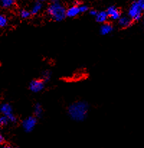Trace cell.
Listing matches in <instances>:
<instances>
[{
    "instance_id": "26",
    "label": "cell",
    "mask_w": 144,
    "mask_h": 148,
    "mask_svg": "<svg viewBox=\"0 0 144 148\" xmlns=\"http://www.w3.org/2000/svg\"></svg>"
},
{
    "instance_id": "18",
    "label": "cell",
    "mask_w": 144,
    "mask_h": 148,
    "mask_svg": "<svg viewBox=\"0 0 144 148\" xmlns=\"http://www.w3.org/2000/svg\"><path fill=\"white\" fill-rule=\"evenodd\" d=\"M9 119L6 116H1L0 117V128L2 127H4V126L7 125L9 122Z\"/></svg>"
},
{
    "instance_id": "1",
    "label": "cell",
    "mask_w": 144,
    "mask_h": 148,
    "mask_svg": "<svg viewBox=\"0 0 144 148\" xmlns=\"http://www.w3.org/2000/svg\"><path fill=\"white\" fill-rule=\"evenodd\" d=\"M89 111V105L84 101H77L68 108V114L71 119L76 121H82L86 119Z\"/></svg>"
},
{
    "instance_id": "25",
    "label": "cell",
    "mask_w": 144,
    "mask_h": 148,
    "mask_svg": "<svg viewBox=\"0 0 144 148\" xmlns=\"http://www.w3.org/2000/svg\"><path fill=\"white\" fill-rule=\"evenodd\" d=\"M143 14H144V10H143Z\"/></svg>"
},
{
    "instance_id": "7",
    "label": "cell",
    "mask_w": 144,
    "mask_h": 148,
    "mask_svg": "<svg viewBox=\"0 0 144 148\" xmlns=\"http://www.w3.org/2000/svg\"><path fill=\"white\" fill-rule=\"evenodd\" d=\"M107 13L108 14L109 18H110L112 20H119L121 17V14L120 10L117 8L115 6H111L107 8Z\"/></svg>"
},
{
    "instance_id": "10",
    "label": "cell",
    "mask_w": 144,
    "mask_h": 148,
    "mask_svg": "<svg viewBox=\"0 0 144 148\" xmlns=\"http://www.w3.org/2000/svg\"><path fill=\"white\" fill-rule=\"evenodd\" d=\"M113 31V26L110 23H104L100 27V33L103 36L109 34Z\"/></svg>"
},
{
    "instance_id": "17",
    "label": "cell",
    "mask_w": 144,
    "mask_h": 148,
    "mask_svg": "<svg viewBox=\"0 0 144 148\" xmlns=\"http://www.w3.org/2000/svg\"><path fill=\"white\" fill-rule=\"evenodd\" d=\"M30 15H31V12L27 11V10H21V12H20V16H21L22 18L23 19L28 18V17H30Z\"/></svg>"
},
{
    "instance_id": "6",
    "label": "cell",
    "mask_w": 144,
    "mask_h": 148,
    "mask_svg": "<svg viewBox=\"0 0 144 148\" xmlns=\"http://www.w3.org/2000/svg\"><path fill=\"white\" fill-rule=\"evenodd\" d=\"M45 82L43 79H33L29 85V88L33 92H39L43 90Z\"/></svg>"
},
{
    "instance_id": "13",
    "label": "cell",
    "mask_w": 144,
    "mask_h": 148,
    "mask_svg": "<svg viewBox=\"0 0 144 148\" xmlns=\"http://www.w3.org/2000/svg\"><path fill=\"white\" fill-rule=\"evenodd\" d=\"M43 107L40 103H36L34 106V114L36 117H40L43 114Z\"/></svg>"
},
{
    "instance_id": "2",
    "label": "cell",
    "mask_w": 144,
    "mask_h": 148,
    "mask_svg": "<svg viewBox=\"0 0 144 148\" xmlns=\"http://www.w3.org/2000/svg\"><path fill=\"white\" fill-rule=\"evenodd\" d=\"M48 13L55 21H62L66 17V10L60 1L52 2L48 7Z\"/></svg>"
},
{
    "instance_id": "5",
    "label": "cell",
    "mask_w": 144,
    "mask_h": 148,
    "mask_svg": "<svg viewBox=\"0 0 144 148\" xmlns=\"http://www.w3.org/2000/svg\"><path fill=\"white\" fill-rule=\"evenodd\" d=\"M0 110H1V113L4 114V116H6L8 119L9 121H11V122H16L17 121V118L13 114L12 108L10 104L4 103L1 105Z\"/></svg>"
},
{
    "instance_id": "21",
    "label": "cell",
    "mask_w": 144,
    "mask_h": 148,
    "mask_svg": "<svg viewBox=\"0 0 144 148\" xmlns=\"http://www.w3.org/2000/svg\"><path fill=\"white\" fill-rule=\"evenodd\" d=\"M97 13H98V12L96 11V10H90V12H89V14H90L92 16H94V17H96V14H97Z\"/></svg>"
},
{
    "instance_id": "23",
    "label": "cell",
    "mask_w": 144,
    "mask_h": 148,
    "mask_svg": "<svg viewBox=\"0 0 144 148\" xmlns=\"http://www.w3.org/2000/svg\"><path fill=\"white\" fill-rule=\"evenodd\" d=\"M4 148H17L15 147H12V146H5Z\"/></svg>"
},
{
    "instance_id": "16",
    "label": "cell",
    "mask_w": 144,
    "mask_h": 148,
    "mask_svg": "<svg viewBox=\"0 0 144 148\" xmlns=\"http://www.w3.org/2000/svg\"><path fill=\"white\" fill-rule=\"evenodd\" d=\"M7 18L6 16L0 14V27H5L7 25Z\"/></svg>"
},
{
    "instance_id": "8",
    "label": "cell",
    "mask_w": 144,
    "mask_h": 148,
    "mask_svg": "<svg viewBox=\"0 0 144 148\" xmlns=\"http://www.w3.org/2000/svg\"><path fill=\"white\" fill-rule=\"evenodd\" d=\"M132 23V20L129 17H121L118 20V24L122 28H126V27H130Z\"/></svg>"
},
{
    "instance_id": "19",
    "label": "cell",
    "mask_w": 144,
    "mask_h": 148,
    "mask_svg": "<svg viewBox=\"0 0 144 148\" xmlns=\"http://www.w3.org/2000/svg\"><path fill=\"white\" fill-rule=\"evenodd\" d=\"M79 11H80V13H84L86 12H87L88 10H89L88 6L84 5V4H82V5L79 6Z\"/></svg>"
},
{
    "instance_id": "12",
    "label": "cell",
    "mask_w": 144,
    "mask_h": 148,
    "mask_svg": "<svg viewBox=\"0 0 144 148\" xmlns=\"http://www.w3.org/2000/svg\"><path fill=\"white\" fill-rule=\"evenodd\" d=\"M42 7H43V5H42L41 2H39V1H36L34 4H33V7L31 9V14H37V13L40 12V10H42Z\"/></svg>"
},
{
    "instance_id": "20",
    "label": "cell",
    "mask_w": 144,
    "mask_h": 148,
    "mask_svg": "<svg viewBox=\"0 0 144 148\" xmlns=\"http://www.w3.org/2000/svg\"><path fill=\"white\" fill-rule=\"evenodd\" d=\"M137 2H138V4H139L141 8L143 10H144V0H138Z\"/></svg>"
},
{
    "instance_id": "24",
    "label": "cell",
    "mask_w": 144,
    "mask_h": 148,
    "mask_svg": "<svg viewBox=\"0 0 144 148\" xmlns=\"http://www.w3.org/2000/svg\"><path fill=\"white\" fill-rule=\"evenodd\" d=\"M37 1H39V2H42V1H46L48 0H36Z\"/></svg>"
},
{
    "instance_id": "9",
    "label": "cell",
    "mask_w": 144,
    "mask_h": 148,
    "mask_svg": "<svg viewBox=\"0 0 144 148\" xmlns=\"http://www.w3.org/2000/svg\"><path fill=\"white\" fill-rule=\"evenodd\" d=\"M80 13L79 6L73 5L66 10V17H74Z\"/></svg>"
},
{
    "instance_id": "4",
    "label": "cell",
    "mask_w": 144,
    "mask_h": 148,
    "mask_svg": "<svg viewBox=\"0 0 144 148\" xmlns=\"http://www.w3.org/2000/svg\"><path fill=\"white\" fill-rule=\"evenodd\" d=\"M37 124V119L35 116H29L24 119L22 121V128L26 132H30L33 131Z\"/></svg>"
},
{
    "instance_id": "14",
    "label": "cell",
    "mask_w": 144,
    "mask_h": 148,
    "mask_svg": "<svg viewBox=\"0 0 144 148\" xmlns=\"http://www.w3.org/2000/svg\"><path fill=\"white\" fill-rule=\"evenodd\" d=\"M0 1H1V4L3 7L10 8L14 5L15 0H0Z\"/></svg>"
},
{
    "instance_id": "11",
    "label": "cell",
    "mask_w": 144,
    "mask_h": 148,
    "mask_svg": "<svg viewBox=\"0 0 144 148\" xmlns=\"http://www.w3.org/2000/svg\"><path fill=\"white\" fill-rule=\"evenodd\" d=\"M95 17H96V22L99 23H105V22H107V19L109 18L107 13L105 11H102L98 12Z\"/></svg>"
},
{
    "instance_id": "15",
    "label": "cell",
    "mask_w": 144,
    "mask_h": 148,
    "mask_svg": "<svg viewBox=\"0 0 144 148\" xmlns=\"http://www.w3.org/2000/svg\"><path fill=\"white\" fill-rule=\"evenodd\" d=\"M50 77H51V73L49 70H46L43 72L42 74V79L45 82H48L50 80Z\"/></svg>"
},
{
    "instance_id": "22",
    "label": "cell",
    "mask_w": 144,
    "mask_h": 148,
    "mask_svg": "<svg viewBox=\"0 0 144 148\" xmlns=\"http://www.w3.org/2000/svg\"><path fill=\"white\" fill-rule=\"evenodd\" d=\"M4 137H3V136L0 134V144H1V143H4Z\"/></svg>"
},
{
    "instance_id": "3",
    "label": "cell",
    "mask_w": 144,
    "mask_h": 148,
    "mask_svg": "<svg viewBox=\"0 0 144 148\" xmlns=\"http://www.w3.org/2000/svg\"><path fill=\"white\" fill-rule=\"evenodd\" d=\"M142 12L143 10L141 8L137 1H134L132 3L128 10V17L132 20L138 21L142 17Z\"/></svg>"
}]
</instances>
